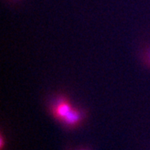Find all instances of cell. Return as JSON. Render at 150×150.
Returning <instances> with one entry per match:
<instances>
[{
    "label": "cell",
    "instance_id": "1",
    "mask_svg": "<svg viewBox=\"0 0 150 150\" xmlns=\"http://www.w3.org/2000/svg\"><path fill=\"white\" fill-rule=\"evenodd\" d=\"M73 107L65 98H61L54 105L52 109V115L57 120L62 121L65 119Z\"/></svg>",
    "mask_w": 150,
    "mask_h": 150
},
{
    "label": "cell",
    "instance_id": "2",
    "mask_svg": "<svg viewBox=\"0 0 150 150\" xmlns=\"http://www.w3.org/2000/svg\"><path fill=\"white\" fill-rule=\"evenodd\" d=\"M83 119V114L77 109L73 108L65 119L62 121L64 124L68 127H75L80 124Z\"/></svg>",
    "mask_w": 150,
    "mask_h": 150
},
{
    "label": "cell",
    "instance_id": "3",
    "mask_svg": "<svg viewBox=\"0 0 150 150\" xmlns=\"http://www.w3.org/2000/svg\"><path fill=\"white\" fill-rule=\"evenodd\" d=\"M147 63H148L149 65H150V52H149V54H148V59H147Z\"/></svg>",
    "mask_w": 150,
    "mask_h": 150
},
{
    "label": "cell",
    "instance_id": "4",
    "mask_svg": "<svg viewBox=\"0 0 150 150\" xmlns=\"http://www.w3.org/2000/svg\"><path fill=\"white\" fill-rule=\"evenodd\" d=\"M80 150H87V149H80Z\"/></svg>",
    "mask_w": 150,
    "mask_h": 150
}]
</instances>
